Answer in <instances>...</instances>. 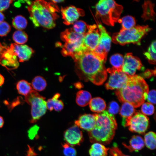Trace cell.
I'll return each instance as SVG.
<instances>
[{"instance_id":"cell-1","label":"cell","mask_w":156,"mask_h":156,"mask_svg":"<svg viewBox=\"0 0 156 156\" xmlns=\"http://www.w3.org/2000/svg\"><path fill=\"white\" fill-rule=\"evenodd\" d=\"M76 71L81 79L89 81L97 85H100L107 77L104 60L92 51L87 49L73 59Z\"/></svg>"},{"instance_id":"cell-2","label":"cell","mask_w":156,"mask_h":156,"mask_svg":"<svg viewBox=\"0 0 156 156\" xmlns=\"http://www.w3.org/2000/svg\"><path fill=\"white\" fill-rule=\"evenodd\" d=\"M29 2L27 9L30 19L35 27L49 29L55 26L59 10L55 3L42 0Z\"/></svg>"},{"instance_id":"cell-3","label":"cell","mask_w":156,"mask_h":156,"mask_svg":"<svg viewBox=\"0 0 156 156\" xmlns=\"http://www.w3.org/2000/svg\"><path fill=\"white\" fill-rule=\"evenodd\" d=\"M148 87L144 79L137 75H129L123 88L116 90L115 94L122 103L127 102L134 107L140 106L146 99Z\"/></svg>"},{"instance_id":"cell-4","label":"cell","mask_w":156,"mask_h":156,"mask_svg":"<svg viewBox=\"0 0 156 156\" xmlns=\"http://www.w3.org/2000/svg\"><path fill=\"white\" fill-rule=\"evenodd\" d=\"M95 115V126L88 132L90 140L92 143L108 144L113 139L117 127L114 116L105 110Z\"/></svg>"},{"instance_id":"cell-5","label":"cell","mask_w":156,"mask_h":156,"mask_svg":"<svg viewBox=\"0 0 156 156\" xmlns=\"http://www.w3.org/2000/svg\"><path fill=\"white\" fill-rule=\"evenodd\" d=\"M123 8L111 0L99 1L96 6V17L108 25L113 26L118 22Z\"/></svg>"},{"instance_id":"cell-6","label":"cell","mask_w":156,"mask_h":156,"mask_svg":"<svg viewBox=\"0 0 156 156\" xmlns=\"http://www.w3.org/2000/svg\"><path fill=\"white\" fill-rule=\"evenodd\" d=\"M151 29L148 25L135 26L132 28L114 33L112 41L115 44L124 45L130 43L140 45L142 37Z\"/></svg>"},{"instance_id":"cell-7","label":"cell","mask_w":156,"mask_h":156,"mask_svg":"<svg viewBox=\"0 0 156 156\" xmlns=\"http://www.w3.org/2000/svg\"><path fill=\"white\" fill-rule=\"evenodd\" d=\"M45 99L44 97L33 90L25 96V101L31 106L30 122H36L46 113L47 108Z\"/></svg>"},{"instance_id":"cell-8","label":"cell","mask_w":156,"mask_h":156,"mask_svg":"<svg viewBox=\"0 0 156 156\" xmlns=\"http://www.w3.org/2000/svg\"><path fill=\"white\" fill-rule=\"evenodd\" d=\"M148 117L137 111L130 117L127 119L122 125L127 127L131 131L143 134L147 129L149 126Z\"/></svg>"},{"instance_id":"cell-9","label":"cell","mask_w":156,"mask_h":156,"mask_svg":"<svg viewBox=\"0 0 156 156\" xmlns=\"http://www.w3.org/2000/svg\"><path fill=\"white\" fill-rule=\"evenodd\" d=\"M106 70L110 74L108 81L105 84L107 90L119 89L126 86L129 75L124 73L122 68L112 67L108 68Z\"/></svg>"},{"instance_id":"cell-10","label":"cell","mask_w":156,"mask_h":156,"mask_svg":"<svg viewBox=\"0 0 156 156\" xmlns=\"http://www.w3.org/2000/svg\"><path fill=\"white\" fill-rule=\"evenodd\" d=\"M87 31L84 36L83 43L87 49L94 50L99 43L100 34L97 26L95 24L87 25Z\"/></svg>"},{"instance_id":"cell-11","label":"cell","mask_w":156,"mask_h":156,"mask_svg":"<svg viewBox=\"0 0 156 156\" xmlns=\"http://www.w3.org/2000/svg\"><path fill=\"white\" fill-rule=\"evenodd\" d=\"M142 65L140 59L134 56L131 53L126 54L124 58L122 70L129 75H133L137 70H140Z\"/></svg>"},{"instance_id":"cell-12","label":"cell","mask_w":156,"mask_h":156,"mask_svg":"<svg viewBox=\"0 0 156 156\" xmlns=\"http://www.w3.org/2000/svg\"><path fill=\"white\" fill-rule=\"evenodd\" d=\"M61 12L63 23L66 25L74 23L80 17L84 16L85 14L83 10L73 5L62 7Z\"/></svg>"},{"instance_id":"cell-13","label":"cell","mask_w":156,"mask_h":156,"mask_svg":"<svg viewBox=\"0 0 156 156\" xmlns=\"http://www.w3.org/2000/svg\"><path fill=\"white\" fill-rule=\"evenodd\" d=\"M64 136L66 143L72 146L79 145L83 141L82 131L75 125L66 130L64 133Z\"/></svg>"},{"instance_id":"cell-14","label":"cell","mask_w":156,"mask_h":156,"mask_svg":"<svg viewBox=\"0 0 156 156\" xmlns=\"http://www.w3.org/2000/svg\"><path fill=\"white\" fill-rule=\"evenodd\" d=\"M10 48L13 54L16 56L20 62L28 60L34 53L33 49L26 45L12 43Z\"/></svg>"},{"instance_id":"cell-15","label":"cell","mask_w":156,"mask_h":156,"mask_svg":"<svg viewBox=\"0 0 156 156\" xmlns=\"http://www.w3.org/2000/svg\"><path fill=\"white\" fill-rule=\"evenodd\" d=\"M87 49L83 43L65 42L62 47L61 53L64 56H70L73 59Z\"/></svg>"},{"instance_id":"cell-16","label":"cell","mask_w":156,"mask_h":156,"mask_svg":"<svg viewBox=\"0 0 156 156\" xmlns=\"http://www.w3.org/2000/svg\"><path fill=\"white\" fill-rule=\"evenodd\" d=\"M97 27L100 32L99 43L95 49L99 52L107 54L109 51L112 39L105 28L100 23Z\"/></svg>"},{"instance_id":"cell-17","label":"cell","mask_w":156,"mask_h":156,"mask_svg":"<svg viewBox=\"0 0 156 156\" xmlns=\"http://www.w3.org/2000/svg\"><path fill=\"white\" fill-rule=\"evenodd\" d=\"M75 125L80 128L89 131L95 127L96 119L95 114H84L75 121Z\"/></svg>"},{"instance_id":"cell-18","label":"cell","mask_w":156,"mask_h":156,"mask_svg":"<svg viewBox=\"0 0 156 156\" xmlns=\"http://www.w3.org/2000/svg\"><path fill=\"white\" fill-rule=\"evenodd\" d=\"M84 35H81L75 32L72 28L66 29L62 32L61 40L65 42L70 43H83Z\"/></svg>"},{"instance_id":"cell-19","label":"cell","mask_w":156,"mask_h":156,"mask_svg":"<svg viewBox=\"0 0 156 156\" xmlns=\"http://www.w3.org/2000/svg\"><path fill=\"white\" fill-rule=\"evenodd\" d=\"M16 58L10 47L2 45L0 42V64L2 65L10 62Z\"/></svg>"},{"instance_id":"cell-20","label":"cell","mask_w":156,"mask_h":156,"mask_svg":"<svg viewBox=\"0 0 156 156\" xmlns=\"http://www.w3.org/2000/svg\"><path fill=\"white\" fill-rule=\"evenodd\" d=\"M123 145L130 152H138L144 148V143L143 139L141 136L134 135L130 140L129 145H127L125 144Z\"/></svg>"},{"instance_id":"cell-21","label":"cell","mask_w":156,"mask_h":156,"mask_svg":"<svg viewBox=\"0 0 156 156\" xmlns=\"http://www.w3.org/2000/svg\"><path fill=\"white\" fill-rule=\"evenodd\" d=\"M60 94L59 93L55 94L51 99L48 100L47 102V108L50 111L53 109L56 111L62 110L64 107L62 101L59 99Z\"/></svg>"},{"instance_id":"cell-22","label":"cell","mask_w":156,"mask_h":156,"mask_svg":"<svg viewBox=\"0 0 156 156\" xmlns=\"http://www.w3.org/2000/svg\"><path fill=\"white\" fill-rule=\"evenodd\" d=\"M136 110L134 107L127 102L123 103L120 110V114L122 118V124L127 118L130 117Z\"/></svg>"},{"instance_id":"cell-23","label":"cell","mask_w":156,"mask_h":156,"mask_svg":"<svg viewBox=\"0 0 156 156\" xmlns=\"http://www.w3.org/2000/svg\"><path fill=\"white\" fill-rule=\"evenodd\" d=\"M109 149L102 144L95 143L91 146L89 153L90 156H107Z\"/></svg>"},{"instance_id":"cell-24","label":"cell","mask_w":156,"mask_h":156,"mask_svg":"<svg viewBox=\"0 0 156 156\" xmlns=\"http://www.w3.org/2000/svg\"><path fill=\"white\" fill-rule=\"evenodd\" d=\"M89 103L90 109L95 112L101 113L103 112L106 106L105 101L99 97L91 99Z\"/></svg>"},{"instance_id":"cell-25","label":"cell","mask_w":156,"mask_h":156,"mask_svg":"<svg viewBox=\"0 0 156 156\" xmlns=\"http://www.w3.org/2000/svg\"><path fill=\"white\" fill-rule=\"evenodd\" d=\"M91 97V94L89 92L83 90H80L77 93L76 101L79 106L85 107L89 103Z\"/></svg>"},{"instance_id":"cell-26","label":"cell","mask_w":156,"mask_h":156,"mask_svg":"<svg viewBox=\"0 0 156 156\" xmlns=\"http://www.w3.org/2000/svg\"><path fill=\"white\" fill-rule=\"evenodd\" d=\"M153 7L154 4L149 1H147L144 3L143 5L144 13L142 15V17L144 20H154L155 14L153 10Z\"/></svg>"},{"instance_id":"cell-27","label":"cell","mask_w":156,"mask_h":156,"mask_svg":"<svg viewBox=\"0 0 156 156\" xmlns=\"http://www.w3.org/2000/svg\"><path fill=\"white\" fill-rule=\"evenodd\" d=\"M16 87L18 93L25 96L28 95L32 90L31 84L24 80L18 81L17 83Z\"/></svg>"},{"instance_id":"cell-28","label":"cell","mask_w":156,"mask_h":156,"mask_svg":"<svg viewBox=\"0 0 156 156\" xmlns=\"http://www.w3.org/2000/svg\"><path fill=\"white\" fill-rule=\"evenodd\" d=\"M118 22L121 23L122 28L120 30L130 29L135 26V21L134 18L131 16H127L119 19Z\"/></svg>"},{"instance_id":"cell-29","label":"cell","mask_w":156,"mask_h":156,"mask_svg":"<svg viewBox=\"0 0 156 156\" xmlns=\"http://www.w3.org/2000/svg\"><path fill=\"white\" fill-rule=\"evenodd\" d=\"M156 42L155 40L152 41L147 51L144 53L149 63L153 64H156Z\"/></svg>"},{"instance_id":"cell-30","label":"cell","mask_w":156,"mask_h":156,"mask_svg":"<svg viewBox=\"0 0 156 156\" xmlns=\"http://www.w3.org/2000/svg\"><path fill=\"white\" fill-rule=\"evenodd\" d=\"M31 85L34 90L40 91L45 89L47 84L45 80L43 77L41 76H37L33 79Z\"/></svg>"},{"instance_id":"cell-31","label":"cell","mask_w":156,"mask_h":156,"mask_svg":"<svg viewBox=\"0 0 156 156\" xmlns=\"http://www.w3.org/2000/svg\"><path fill=\"white\" fill-rule=\"evenodd\" d=\"M156 134L153 131H149L145 134L144 143L147 148L154 150L156 148Z\"/></svg>"},{"instance_id":"cell-32","label":"cell","mask_w":156,"mask_h":156,"mask_svg":"<svg viewBox=\"0 0 156 156\" xmlns=\"http://www.w3.org/2000/svg\"><path fill=\"white\" fill-rule=\"evenodd\" d=\"M27 21L23 16L19 15L15 17L13 19L12 26L15 29L22 30L25 29L27 25Z\"/></svg>"},{"instance_id":"cell-33","label":"cell","mask_w":156,"mask_h":156,"mask_svg":"<svg viewBox=\"0 0 156 156\" xmlns=\"http://www.w3.org/2000/svg\"><path fill=\"white\" fill-rule=\"evenodd\" d=\"M28 37L27 34L24 31L18 30L14 33L12 38L16 44L21 45L25 43L27 41Z\"/></svg>"},{"instance_id":"cell-34","label":"cell","mask_w":156,"mask_h":156,"mask_svg":"<svg viewBox=\"0 0 156 156\" xmlns=\"http://www.w3.org/2000/svg\"><path fill=\"white\" fill-rule=\"evenodd\" d=\"M110 62L113 66V67L122 68L124 61V58L122 55L119 53H116L112 55L110 57Z\"/></svg>"},{"instance_id":"cell-35","label":"cell","mask_w":156,"mask_h":156,"mask_svg":"<svg viewBox=\"0 0 156 156\" xmlns=\"http://www.w3.org/2000/svg\"><path fill=\"white\" fill-rule=\"evenodd\" d=\"M87 25L83 21L79 20L76 21L73 24L72 28L74 31L78 34L84 35L87 30Z\"/></svg>"},{"instance_id":"cell-36","label":"cell","mask_w":156,"mask_h":156,"mask_svg":"<svg viewBox=\"0 0 156 156\" xmlns=\"http://www.w3.org/2000/svg\"><path fill=\"white\" fill-rule=\"evenodd\" d=\"M142 114L145 115L150 116L153 114L154 112V107L152 104L149 103H143L141 107Z\"/></svg>"},{"instance_id":"cell-37","label":"cell","mask_w":156,"mask_h":156,"mask_svg":"<svg viewBox=\"0 0 156 156\" xmlns=\"http://www.w3.org/2000/svg\"><path fill=\"white\" fill-rule=\"evenodd\" d=\"M63 151L65 156H76L77 152L75 149L66 143L62 145Z\"/></svg>"},{"instance_id":"cell-38","label":"cell","mask_w":156,"mask_h":156,"mask_svg":"<svg viewBox=\"0 0 156 156\" xmlns=\"http://www.w3.org/2000/svg\"><path fill=\"white\" fill-rule=\"evenodd\" d=\"M11 30L10 25L7 22L3 21L0 23V36H5Z\"/></svg>"},{"instance_id":"cell-39","label":"cell","mask_w":156,"mask_h":156,"mask_svg":"<svg viewBox=\"0 0 156 156\" xmlns=\"http://www.w3.org/2000/svg\"><path fill=\"white\" fill-rule=\"evenodd\" d=\"M107 109L109 113L114 115L118 113L119 110V107L117 102L112 101L109 103Z\"/></svg>"},{"instance_id":"cell-40","label":"cell","mask_w":156,"mask_h":156,"mask_svg":"<svg viewBox=\"0 0 156 156\" xmlns=\"http://www.w3.org/2000/svg\"><path fill=\"white\" fill-rule=\"evenodd\" d=\"M109 153L112 156H123L125 155L115 144H114L113 147L110 149Z\"/></svg>"},{"instance_id":"cell-41","label":"cell","mask_w":156,"mask_h":156,"mask_svg":"<svg viewBox=\"0 0 156 156\" xmlns=\"http://www.w3.org/2000/svg\"><path fill=\"white\" fill-rule=\"evenodd\" d=\"M149 103L155 104H156V91L152 90L148 92L146 99Z\"/></svg>"},{"instance_id":"cell-42","label":"cell","mask_w":156,"mask_h":156,"mask_svg":"<svg viewBox=\"0 0 156 156\" xmlns=\"http://www.w3.org/2000/svg\"><path fill=\"white\" fill-rule=\"evenodd\" d=\"M12 1V0H0V12L3 11L7 9Z\"/></svg>"},{"instance_id":"cell-43","label":"cell","mask_w":156,"mask_h":156,"mask_svg":"<svg viewBox=\"0 0 156 156\" xmlns=\"http://www.w3.org/2000/svg\"><path fill=\"white\" fill-rule=\"evenodd\" d=\"M38 127L35 126L30 129L29 131V136L31 139H33L36 135L38 129Z\"/></svg>"},{"instance_id":"cell-44","label":"cell","mask_w":156,"mask_h":156,"mask_svg":"<svg viewBox=\"0 0 156 156\" xmlns=\"http://www.w3.org/2000/svg\"><path fill=\"white\" fill-rule=\"evenodd\" d=\"M155 69L154 70H147L144 73V76L146 78L150 77L153 75H155Z\"/></svg>"},{"instance_id":"cell-45","label":"cell","mask_w":156,"mask_h":156,"mask_svg":"<svg viewBox=\"0 0 156 156\" xmlns=\"http://www.w3.org/2000/svg\"><path fill=\"white\" fill-rule=\"evenodd\" d=\"M27 152V156H36V154L34 152V150L29 146V149Z\"/></svg>"},{"instance_id":"cell-46","label":"cell","mask_w":156,"mask_h":156,"mask_svg":"<svg viewBox=\"0 0 156 156\" xmlns=\"http://www.w3.org/2000/svg\"><path fill=\"white\" fill-rule=\"evenodd\" d=\"M4 81L3 76L0 74V86H2L4 83Z\"/></svg>"},{"instance_id":"cell-47","label":"cell","mask_w":156,"mask_h":156,"mask_svg":"<svg viewBox=\"0 0 156 156\" xmlns=\"http://www.w3.org/2000/svg\"><path fill=\"white\" fill-rule=\"evenodd\" d=\"M4 18V15L2 12H0V23L3 21Z\"/></svg>"},{"instance_id":"cell-48","label":"cell","mask_w":156,"mask_h":156,"mask_svg":"<svg viewBox=\"0 0 156 156\" xmlns=\"http://www.w3.org/2000/svg\"><path fill=\"white\" fill-rule=\"evenodd\" d=\"M4 123V121L3 117L0 116V128L3 127Z\"/></svg>"},{"instance_id":"cell-49","label":"cell","mask_w":156,"mask_h":156,"mask_svg":"<svg viewBox=\"0 0 156 156\" xmlns=\"http://www.w3.org/2000/svg\"><path fill=\"white\" fill-rule=\"evenodd\" d=\"M52 2L54 3H59L63 2L64 1V0H52L51 1Z\"/></svg>"},{"instance_id":"cell-50","label":"cell","mask_w":156,"mask_h":156,"mask_svg":"<svg viewBox=\"0 0 156 156\" xmlns=\"http://www.w3.org/2000/svg\"><path fill=\"white\" fill-rule=\"evenodd\" d=\"M123 156H128V155H124Z\"/></svg>"}]
</instances>
